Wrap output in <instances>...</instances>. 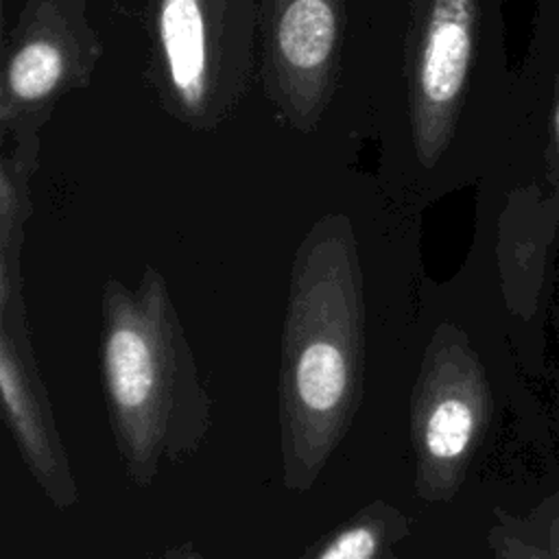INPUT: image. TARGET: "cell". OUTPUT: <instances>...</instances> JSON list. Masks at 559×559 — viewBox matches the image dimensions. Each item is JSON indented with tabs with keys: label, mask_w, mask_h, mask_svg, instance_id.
<instances>
[{
	"label": "cell",
	"mask_w": 559,
	"mask_h": 559,
	"mask_svg": "<svg viewBox=\"0 0 559 559\" xmlns=\"http://www.w3.org/2000/svg\"><path fill=\"white\" fill-rule=\"evenodd\" d=\"M0 391L4 417L31 472L57 504L72 502V476L68 474L44 391L7 325L0 334Z\"/></svg>",
	"instance_id": "cell-5"
},
{
	"label": "cell",
	"mask_w": 559,
	"mask_h": 559,
	"mask_svg": "<svg viewBox=\"0 0 559 559\" xmlns=\"http://www.w3.org/2000/svg\"><path fill=\"white\" fill-rule=\"evenodd\" d=\"M362 362L360 295L345 253L308 255L284 334V426L293 459L317 474L356 408Z\"/></svg>",
	"instance_id": "cell-1"
},
{
	"label": "cell",
	"mask_w": 559,
	"mask_h": 559,
	"mask_svg": "<svg viewBox=\"0 0 559 559\" xmlns=\"http://www.w3.org/2000/svg\"><path fill=\"white\" fill-rule=\"evenodd\" d=\"M528 542L537 544L550 557L559 559V511H555L552 515H542V533H535Z\"/></svg>",
	"instance_id": "cell-11"
},
{
	"label": "cell",
	"mask_w": 559,
	"mask_h": 559,
	"mask_svg": "<svg viewBox=\"0 0 559 559\" xmlns=\"http://www.w3.org/2000/svg\"><path fill=\"white\" fill-rule=\"evenodd\" d=\"M157 35L170 85L188 109L207 92V17L203 0H159Z\"/></svg>",
	"instance_id": "cell-6"
},
{
	"label": "cell",
	"mask_w": 559,
	"mask_h": 559,
	"mask_svg": "<svg viewBox=\"0 0 559 559\" xmlns=\"http://www.w3.org/2000/svg\"><path fill=\"white\" fill-rule=\"evenodd\" d=\"M476 0H430L415 66V129L426 157H437L452 131L465 90Z\"/></svg>",
	"instance_id": "cell-4"
},
{
	"label": "cell",
	"mask_w": 559,
	"mask_h": 559,
	"mask_svg": "<svg viewBox=\"0 0 559 559\" xmlns=\"http://www.w3.org/2000/svg\"><path fill=\"white\" fill-rule=\"evenodd\" d=\"M389 520L362 513L325 537L306 559H382L389 546Z\"/></svg>",
	"instance_id": "cell-9"
},
{
	"label": "cell",
	"mask_w": 559,
	"mask_h": 559,
	"mask_svg": "<svg viewBox=\"0 0 559 559\" xmlns=\"http://www.w3.org/2000/svg\"><path fill=\"white\" fill-rule=\"evenodd\" d=\"M552 138H555V151L559 162V72L555 81V105H552Z\"/></svg>",
	"instance_id": "cell-12"
},
{
	"label": "cell",
	"mask_w": 559,
	"mask_h": 559,
	"mask_svg": "<svg viewBox=\"0 0 559 559\" xmlns=\"http://www.w3.org/2000/svg\"><path fill=\"white\" fill-rule=\"evenodd\" d=\"M66 72L63 50L46 39H31L20 46L7 68V90L20 103H37L52 94Z\"/></svg>",
	"instance_id": "cell-8"
},
{
	"label": "cell",
	"mask_w": 559,
	"mask_h": 559,
	"mask_svg": "<svg viewBox=\"0 0 559 559\" xmlns=\"http://www.w3.org/2000/svg\"><path fill=\"white\" fill-rule=\"evenodd\" d=\"M496 559H555L520 533H500Z\"/></svg>",
	"instance_id": "cell-10"
},
{
	"label": "cell",
	"mask_w": 559,
	"mask_h": 559,
	"mask_svg": "<svg viewBox=\"0 0 559 559\" xmlns=\"http://www.w3.org/2000/svg\"><path fill=\"white\" fill-rule=\"evenodd\" d=\"M273 35L282 70L314 81L325 74L336 50L338 13L332 0H288Z\"/></svg>",
	"instance_id": "cell-7"
},
{
	"label": "cell",
	"mask_w": 559,
	"mask_h": 559,
	"mask_svg": "<svg viewBox=\"0 0 559 559\" xmlns=\"http://www.w3.org/2000/svg\"><path fill=\"white\" fill-rule=\"evenodd\" d=\"M491 413L485 369L459 332H441L426 354L413 400L419 487L430 500L450 498L478 448Z\"/></svg>",
	"instance_id": "cell-3"
},
{
	"label": "cell",
	"mask_w": 559,
	"mask_h": 559,
	"mask_svg": "<svg viewBox=\"0 0 559 559\" xmlns=\"http://www.w3.org/2000/svg\"><path fill=\"white\" fill-rule=\"evenodd\" d=\"M103 325V380L120 452L135 478L192 439L201 397L164 284L146 275L140 290L109 286Z\"/></svg>",
	"instance_id": "cell-2"
}]
</instances>
